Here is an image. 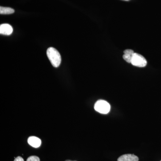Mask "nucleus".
<instances>
[{"mask_svg":"<svg viewBox=\"0 0 161 161\" xmlns=\"http://www.w3.org/2000/svg\"><path fill=\"white\" fill-rule=\"evenodd\" d=\"M27 142L31 146L34 148H38L41 146V140L36 136H30L28 138Z\"/></svg>","mask_w":161,"mask_h":161,"instance_id":"obj_5","label":"nucleus"},{"mask_svg":"<svg viewBox=\"0 0 161 161\" xmlns=\"http://www.w3.org/2000/svg\"><path fill=\"white\" fill-rule=\"evenodd\" d=\"M95 111L101 114H107L110 112L111 106L106 101L99 100L96 102L94 106Z\"/></svg>","mask_w":161,"mask_h":161,"instance_id":"obj_2","label":"nucleus"},{"mask_svg":"<svg viewBox=\"0 0 161 161\" xmlns=\"http://www.w3.org/2000/svg\"><path fill=\"white\" fill-rule=\"evenodd\" d=\"M14 161H24V159L23 158L19 156L17 158H15V159Z\"/></svg>","mask_w":161,"mask_h":161,"instance_id":"obj_11","label":"nucleus"},{"mask_svg":"<svg viewBox=\"0 0 161 161\" xmlns=\"http://www.w3.org/2000/svg\"><path fill=\"white\" fill-rule=\"evenodd\" d=\"M138 157L134 154H126L121 156L117 161H138Z\"/></svg>","mask_w":161,"mask_h":161,"instance_id":"obj_6","label":"nucleus"},{"mask_svg":"<svg viewBox=\"0 0 161 161\" xmlns=\"http://www.w3.org/2000/svg\"></svg>","mask_w":161,"mask_h":161,"instance_id":"obj_14","label":"nucleus"},{"mask_svg":"<svg viewBox=\"0 0 161 161\" xmlns=\"http://www.w3.org/2000/svg\"><path fill=\"white\" fill-rule=\"evenodd\" d=\"M124 54L133 55L134 53L133 50L131 49H127L124 52Z\"/></svg>","mask_w":161,"mask_h":161,"instance_id":"obj_10","label":"nucleus"},{"mask_svg":"<svg viewBox=\"0 0 161 161\" xmlns=\"http://www.w3.org/2000/svg\"><path fill=\"white\" fill-rule=\"evenodd\" d=\"M124 60L128 63H131L132 61V55L124 54L123 56Z\"/></svg>","mask_w":161,"mask_h":161,"instance_id":"obj_8","label":"nucleus"},{"mask_svg":"<svg viewBox=\"0 0 161 161\" xmlns=\"http://www.w3.org/2000/svg\"><path fill=\"white\" fill-rule=\"evenodd\" d=\"M14 12V9L10 7H0V14H12Z\"/></svg>","mask_w":161,"mask_h":161,"instance_id":"obj_7","label":"nucleus"},{"mask_svg":"<svg viewBox=\"0 0 161 161\" xmlns=\"http://www.w3.org/2000/svg\"><path fill=\"white\" fill-rule=\"evenodd\" d=\"M26 161H40V159L37 156H31L27 159Z\"/></svg>","mask_w":161,"mask_h":161,"instance_id":"obj_9","label":"nucleus"},{"mask_svg":"<svg viewBox=\"0 0 161 161\" xmlns=\"http://www.w3.org/2000/svg\"><path fill=\"white\" fill-rule=\"evenodd\" d=\"M13 29L12 26L9 24H3L0 26L1 34L9 36L13 33Z\"/></svg>","mask_w":161,"mask_h":161,"instance_id":"obj_4","label":"nucleus"},{"mask_svg":"<svg viewBox=\"0 0 161 161\" xmlns=\"http://www.w3.org/2000/svg\"><path fill=\"white\" fill-rule=\"evenodd\" d=\"M47 55L53 66L57 68L60 66L61 61V56L57 49L54 47H49L47 51Z\"/></svg>","mask_w":161,"mask_h":161,"instance_id":"obj_1","label":"nucleus"},{"mask_svg":"<svg viewBox=\"0 0 161 161\" xmlns=\"http://www.w3.org/2000/svg\"><path fill=\"white\" fill-rule=\"evenodd\" d=\"M65 161H71V160H66Z\"/></svg>","mask_w":161,"mask_h":161,"instance_id":"obj_12","label":"nucleus"},{"mask_svg":"<svg viewBox=\"0 0 161 161\" xmlns=\"http://www.w3.org/2000/svg\"><path fill=\"white\" fill-rule=\"evenodd\" d=\"M126 1H128V0H126Z\"/></svg>","mask_w":161,"mask_h":161,"instance_id":"obj_13","label":"nucleus"},{"mask_svg":"<svg viewBox=\"0 0 161 161\" xmlns=\"http://www.w3.org/2000/svg\"><path fill=\"white\" fill-rule=\"evenodd\" d=\"M131 64L134 66L144 67L147 65V61L143 56L139 54L134 53L132 55Z\"/></svg>","mask_w":161,"mask_h":161,"instance_id":"obj_3","label":"nucleus"}]
</instances>
